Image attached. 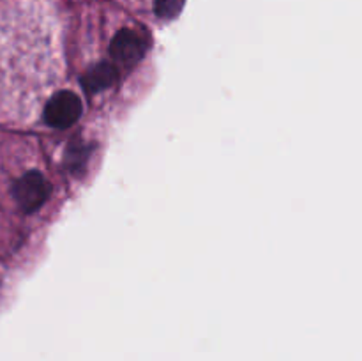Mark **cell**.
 <instances>
[{"instance_id":"cell-1","label":"cell","mask_w":362,"mask_h":361,"mask_svg":"<svg viewBox=\"0 0 362 361\" xmlns=\"http://www.w3.org/2000/svg\"><path fill=\"white\" fill-rule=\"evenodd\" d=\"M13 197L23 212H34L45 205L49 197V184L41 172L23 173L13 186Z\"/></svg>"},{"instance_id":"cell-2","label":"cell","mask_w":362,"mask_h":361,"mask_svg":"<svg viewBox=\"0 0 362 361\" xmlns=\"http://www.w3.org/2000/svg\"><path fill=\"white\" fill-rule=\"evenodd\" d=\"M83 112L81 99L71 91H60L49 98L45 106V120L55 130H67L73 126Z\"/></svg>"},{"instance_id":"cell-3","label":"cell","mask_w":362,"mask_h":361,"mask_svg":"<svg viewBox=\"0 0 362 361\" xmlns=\"http://www.w3.org/2000/svg\"><path fill=\"white\" fill-rule=\"evenodd\" d=\"M145 52H147V41L138 34L133 28H122L115 34L110 45V57L113 60V66L119 67H131L136 66L141 59H144Z\"/></svg>"},{"instance_id":"cell-4","label":"cell","mask_w":362,"mask_h":361,"mask_svg":"<svg viewBox=\"0 0 362 361\" xmlns=\"http://www.w3.org/2000/svg\"><path fill=\"white\" fill-rule=\"evenodd\" d=\"M117 78H119V69L112 62H99L81 76V85L88 94H95L112 87Z\"/></svg>"},{"instance_id":"cell-5","label":"cell","mask_w":362,"mask_h":361,"mask_svg":"<svg viewBox=\"0 0 362 361\" xmlns=\"http://www.w3.org/2000/svg\"><path fill=\"white\" fill-rule=\"evenodd\" d=\"M88 156H90V147L85 142H73L66 151V166L74 173L81 172L87 165Z\"/></svg>"},{"instance_id":"cell-6","label":"cell","mask_w":362,"mask_h":361,"mask_svg":"<svg viewBox=\"0 0 362 361\" xmlns=\"http://www.w3.org/2000/svg\"><path fill=\"white\" fill-rule=\"evenodd\" d=\"M186 0H154V11L161 20H173L184 9Z\"/></svg>"}]
</instances>
